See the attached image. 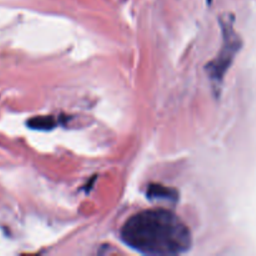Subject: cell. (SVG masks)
Masks as SVG:
<instances>
[{"label": "cell", "instance_id": "obj_4", "mask_svg": "<svg viewBox=\"0 0 256 256\" xmlns=\"http://www.w3.org/2000/svg\"><path fill=\"white\" fill-rule=\"evenodd\" d=\"M28 128L39 132H49L56 128L58 120L54 116H35L28 120Z\"/></svg>", "mask_w": 256, "mask_h": 256}, {"label": "cell", "instance_id": "obj_3", "mask_svg": "<svg viewBox=\"0 0 256 256\" xmlns=\"http://www.w3.org/2000/svg\"><path fill=\"white\" fill-rule=\"evenodd\" d=\"M146 196L152 202H168L175 204L179 200V192L172 188L164 186L162 184H150Z\"/></svg>", "mask_w": 256, "mask_h": 256}, {"label": "cell", "instance_id": "obj_1", "mask_svg": "<svg viewBox=\"0 0 256 256\" xmlns=\"http://www.w3.org/2000/svg\"><path fill=\"white\" fill-rule=\"evenodd\" d=\"M124 244L144 255H178L190 250L192 232L166 209L145 210L130 218L122 229Z\"/></svg>", "mask_w": 256, "mask_h": 256}, {"label": "cell", "instance_id": "obj_2", "mask_svg": "<svg viewBox=\"0 0 256 256\" xmlns=\"http://www.w3.org/2000/svg\"><path fill=\"white\" fill-rule=\"evenodd\" d=\"M220 24H222V35H224L222 36L224 44H222L219 55L212 62L206 64V68H205L216 95L220 94V89H222L225 75H226L228 70L232 66L235 56L240 52L242 45L239 34L234 29V18H232V15L222 18Z\"/></svg>", "mask_w": 256, "mask_h": 256}]
</instances>
